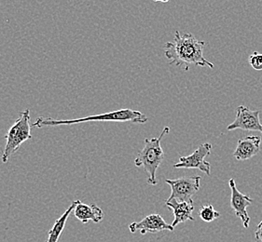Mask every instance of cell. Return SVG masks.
<instances>
[{"instance_id": "6", "label": "cell", "mask_w": 262, "mask_h": 242, "mask_svg": "<svg viewBox=\"0 0 262 242\" xmlns=\"http://www.w3.org/2000/svg\"><path fill=\"white\" fill-rule=\"evenodd\" d=\"M260 111H253L245 106L237 107L234 121L227 127V131L242 130L247 132H260L262 134V123L259 118Z\"/></svg>"}, {"instance_id": "1", "label": "cell", "mask_w": 262, "mask_h": 242, "mask_svg": "<svg viewBox=\"0 0 262 242\" xmlns=\"http://www.w3.org/2000/svg\"><path fill=\"white\" fill-rule=\"evenodd\" d=\"M205 45V41L198 40L192 34L180 35L179 31H176L173 41L164 44V54L169 60V64L184 65L185 71L189 70L190 64L214 68V64L204 56Z\"/></svg>"}, {"instance_id": "17", "label": "cell", "mask_w": 262, "mask_h": 242, "mask_svg": "<svg viewBox=\"0 0 262 242\" xmlns=\"http://www.w3.org/2000/svg\"><path fill=\"white\" fill-rule=\"evenodd\" d=\"M154 2H162V3H167L170 0H153Z\"/></svg>"}, {"instance_id": "2", "label": "cell", "mask_w": 262, "mask_h": 242, "mask_svg": "<svg viewBox=\"0 0 262 242\" xmlns=\"http://www.w3.org/2000/svg\"><path fill=\"white\" fill-rule=\"evenodd\" d=\"M148 118L147 116L141 113L140 111L132 110L130 108H123L121 110L113 111L95 116H86L81 118L76 119H53L52 117H44L39 116L37 117L35 123L32 126L38 129H42L44 127L62 126V125H75L79 123H86L90 121H115V122H132L135 124H145L147 123Z\"/></svg>"}, {"instance_id": "14", "label": "cell", "mask_w": 262, "mask_h": 242, "mask_svg": "<svg viewBox=\"0 0 262 242\" xmlns=\"http://www.w3.org/2000/svg\"><path fill=\"white\" fill-rule=\"evenodd\" d=\"M199 216L203 221L206 223H211L215 221L217 218L221 217V213L217 211H215V208L211 204H205L202 206L199 211Z\"/></svg>"}, {"instance_id": "13", "label": "cell", "mask_w": 262, "mask_h": 242, "mask_svg": "<svg viewBox=\"0 0 262 242\" xmlns=\"http://www.w3.org/2000/svg\"><path fill=\"white\" fill-rule=\"evenodd\" d=\"M77 203H78V200L73 201L69 209L63 212V215L59 217L57 220L54 222L52 229L48 233V239L46 242L59 241L61 235L63 233V229H64V227H66V224H67V222L69 220L70 214L73 212L74 209H75V207L77 205Z\"/></svg>"}, {"instance_id": "3", "label": "cell", "mask_w": 262, "mask_h": 242, "mask_svg": "<svg viewBox=\"0 0 262 242\" xmlns=\"http://www.w3.org/2000/svg\"><path fill=\"white\" fill-rule=\"evenodd\" d=\"M169 132L170 128L164 127L160 136L145 139V146L135 159V165L137 167H143L148 174L147 183L152 185L157 184L156 173L164 158V152L161 142L164 135L168 134Z\"/></svg>"}, {"instance_id": "4", "label": "cell", "mask_w": 262, "mask_h": 242, "mask_svg": "<svg viewBox=\"0 0 262 242\" xmlns=\"http://www.w3.org/2000/svg\"><path fill=\"white\" fill-rule=\"evenodd\" d=\"M4 138L7 142L1 159L3 163H7L11 156L21 148V144L32 138L29 109H26L20 113L19 117L10 128Z\"/></svg>"}, {"instance_id": "8", "label": "cell", "mask_w": 262, "mask_h": 242, "mask_svg": "<svg viewBox=\"0 0 262 242\" xmlns=\"http://www.w3.org/2000/svg\"><path fill=\"white\" fill-rule=\"evenodd\" d=\"M231 190V207L236 216L241 218L245 228L249 227L250 217L247 213V208L254 202L249 196L241 193L236 186L235 180L231 179L229 182Z\"/></svg>"}, {"instance_id": "10", "label": "cell", "mask_w": 262, "mask_h": 242, "mask_svg": "<svg viewBox=\"0 0 262 242\" xmlns=\"http://www.w3.org/2000/svg\"><path fill=\"white\" fill-rule=\"evenodd\" d=\"M261 138L259 136H246L241 138L233 152L234 158L239 161H245L257 156L260 149Z\"/></svg>"}, {"instance_id": "15", "label": "cell", "mask_w": 262, "mask_h": 242, "mask_svg": "<svg viewBox=\"0 0 262 242\" xmlns=\"http://www.w3.org/2000/svg\"><path fill=\"white\" fill-rule=\"evenodd\" d=\"M249 64L256 71H262V53L254 52L248 58Z\"/></svg>"}, {"instance_id": "9", "label": "cell", "mask_w": 262, "mask_h": 242, "mask_svg": "<svg viewBox=\"0 0 262 242\" xmlns=\"http://www.w3.org/2000/svg\"><path fill=\"white\" fill-rule=\"evenodd\" d=\"M172 225H169L164 221L162 215L155 213L150 214L142 219L141 221L134 222L129 226V230L132 233L139 231L141 235H146L147 233H157V232L169 230L173 231Z\"/></svg>"}, {"instance_id": "11", "label": "cell", "mask_w": 262, "mask_h": 242, "mask_svg": "<svg viewBox=\"0 0 262 242\" xmlns=\"http://www.w3.org/2000/svg\"><path fill=\"white\" fill-rule=\"evenodd\" d=\"M73 213L75 217L82 224H87L90 221L98 224L104 218V211L98 206L95 205V203H82L79 200L74 209Z\"/></svg>"}, {"instance_id": "7", "label": "cell", "mask_w": 262, "mask_h": 242, "mask_svg": "<svg viewBox=\"0 0 262 242\" xmlns=\"http://www.w3.org/2000/svg\"><path fill=\"white\" fill-rule=\"evenodd\" d=\"M212 150V144L209 142L202 143L191 155L181 157L179 163L174 164V168H197L209 176L211 174V164L205 160Z\"/></svg>"}, {"instance_id": "5", "label": "cell", "mask_w": 262, "mask_h": 242, "mask_svg": "<svg viewBox=\"0 0 262 242\" xmlns=\"http://www.w3.org/2000/svg\"><path fill=\"white\" fill-rule=\"evenodd\" d=\"M201 176L181 177L179 179L165 180V183L171 186V195L168 200H176L179 202H188L194 204L193 196L200 189Z\"/></svg>"}, {"instance_id": "16", "label": "cell", "mask_w": 262, "mask_h": 242, "mask_svg": "<svg viewBox=\"0 0 262 242\" xmlns=\"http://www.w3.org/2000/svg\"><path fill=\"white\" fill-rule=\"evenodd\" d=\"M255 237L257 241L262 242V221L257 226V230L255 232Z\"/></svg>"}, {"instance_id": "12", "label": "cell", "mask_w": 262, "mask_h": 242, "mask_svg": "<svg viewBox=\"0 0 262 242\" xmlns=\"http://www.w3.org/2000/svg\"><path fill=\"white\" fill-rule=\"evenodd\" d=\"M165 205L173 211V219L172 227L174 228L179 224L187 221H194L192 211L194 205L188 202H179L178 200H171L165 201Z\"/></svg>"}]
</instances>
